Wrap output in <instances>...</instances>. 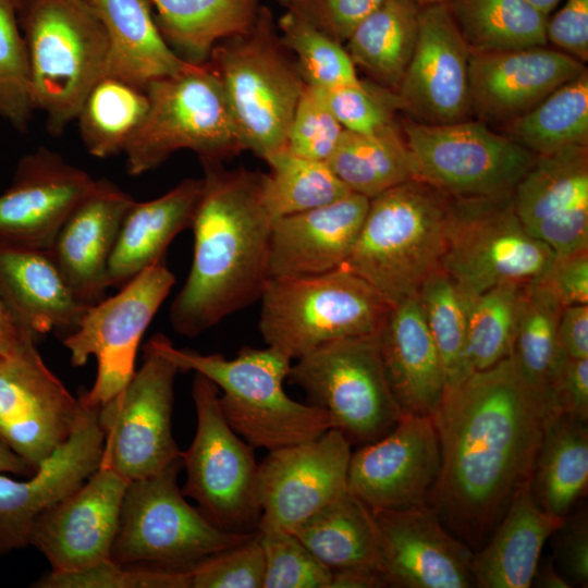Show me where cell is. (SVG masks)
I'll return each instance as SVG.
<instances>
[{"mask_svg":"<svg viewBox=\"0 0 588 588\" xmlns=\"http://www.w3.org/2000/svg\"><path fill=\"white\" fill-rule=\"evenodd\" d=\"M432 418L441 467L428 507L477 551L531 478L544 411L506 357L448 391Z\"/></svg>","mask_w":588,"mask_h":588,"instance_id":"cell-1","label":"cell"},{"mask_svg":"<svg viewBox=\"0 0 588 588\" xmlns=\"http://www.w3.org/2000/svg\"><path fill=\"white\" fill-rule=\"evenodd\" d=\"M203 188L193 216V260L170 307V323L195 338L259 301L270 279L272 217L264 173L200 160Z\"/></svg>","mask_w":588,"mask_h":588,"instance_id":"cell-2","label":"cell"},{"mask_svg":"<svg viewBox=\"0 0 588 588\" xmlns=\"http://www.w3.org/2000/svg\"><path fill=\"white\" fill-rule=\"evenodd\" d=\"M181 371H194L219 389V405L230 427L254 449L272 451L305 442L331 429L320 408L284 390L292 359L271 346H245L234 358L177 348L161 333L148 340Z\"/></svg>","mask_w":588,"mask_h":588,"instance_id":"cell-3","label":"cell"},{"mask_svg":"<svg viewBox=\"0 0 588 588\" xmlns=\"http://www.w3.org/2000/svg\"><path fill=\"white\" fill-rule=\"evenodd\" d=\"M452 196L412 179L369 201L342 267L369 283L391 305L416 296L441 268Z\"/></svg>","mask_w":588,"mask_h":588,"instance_id":"cell-4","label":"cell"},{"mask_svg":"<svg viewBox=\"0 0 588 588\" xmlns=\"http://www.w3.org/2000/svg\"><path fill=\"white\" fill-rule=\"evenodd\" d=\"M208 63L220 79L244 150L265 160L284 149L305 82L271 10L261 5L254 25L217 44Z\"/></svg>","mask_w":588,"mask_h":588,"instance_id":"cell-5","label":"cell"},{"mask_svg":"<svg viewBox=\"0 0 588 588\" xmlns=\"http://www.w3.org/2000/svg\"><path fill=\"white\" fill-rule=\"evenodd\" d=\"M35 110L61 136L105 75L108 38L88 0H23L20 12Z\"/></svg>","mask_w":588,"mask_h":588,"instance_id":"cell-6","label":"cell"},{"mask_svg":"<svg viewBox=\"0 0 588 588\" xmlns=\"http://www.w3.org/2000/svg\"><path fill=\"white\" fill-rule=\"evenodd\" d=\"M259 331L292 360L332 341L378 334L392 305L344 267L270 277L259 298Z\"/></svg>","mask_w":588,"mask_h":588,"instance_id":"cell-7","label":"cell"},{"mask_svg":"<svg viewBox=\"0 0 588 588\" xmlns=\"http://www.w3.org/2000/svg\"><path fill=\"white\" fill-rule=\"evenodd\" d=\"M182 468L181 458L128 482L110 560L132 567L189 571L256 534L221 530L187 503L177 486Z\"/></svg>","mask_w":588,"mask_h":588,"instance_id":"cell-8","label":"cell"},{"mask_svg":"<svg viewBox=\"0 0 588 588\" xmlns=\"http://www.w3.org/2000/svg\"><path fill=\"white\" fill-rule=\"evenodd\" d=\"M146 91L147 114L123 151L130 175L154 170L182 149L194 151L199 160L217 161L244 150L209 63L157 79Z\"/></svg>","mask_w":588,"mask_h":588,"instance_id":"cell-9","label":"cell"},{"mask_svg":"<svg viewBox=\"0 0 588 588\" xmlns=\"http://www.w3.org/2000/svg\"><path fill=\"white\" fill-rule=\"evenodd\" d=\"M287 379L351 444L379 440L404 416L389 385L377 334L329 342L296 359Z\"/></svg>","mask_w":588,"mask_h":588,"instance_id":"cell-10","label":"cell"},{"mask_svg":"<svg viewBox=\"0 0 588 588\" xmlns=\"http://www.w3.org/2000/svg\"><path fill=\"white\" fill-rule=\"evenodd\" d=\"M554 255L524 228L513 194L452 197L441 269L464 299L498 284L537 281Z\"/></svg>","mask_w":588,"mask_h":588,"instance_id":"cell-11","label":"cell"},{"mask_svg":"<svg viewBox=\"0 0 588 588\" xmlns=\"http://www.w3.org/2000/svg\"><path fill=\"white\" fill-rule=\"evenodd\" d=\"M192 396L197 425L189 448L182 452L186 471L182 492L219 529L257 532L261 512L254 448L225 420L212 381L195 373Z\"/></svg>","mask_w":588,"mask_h":588,"instance_id":"cell-12","label":"cell"},{"mask_svg":"<svg viewBox=\"0 0 588 588\" xmlns=\"http://www.w3.org/2000/svg\"><path fill=\"white\" fill-rule=\"evenodd\" d=\"M414 179L456 198L512 195L537 155L479 120L400 122Z\"/></svg>","mask_w":588,"mask_h":588,"instance_id":"cell-13","label":"cell"},{"mask_svg":"<svg viewBox=\"0 0 588 588\" xmlns=\"http://www.w3.org/2000/svg\"><path fill=\"white\" fill-rule=\"evenodd\" d=\"M128 383L98 407L103 432L99 467L127 481L152 476L182 458L172 433L177 366L149 341Z\"/></svg>","mask_w":588,"mask_h":588,"instance_id":"cell-14","label":"cell"},{"mask_svg":"<svg viewBox=\"0 0 588 588\" xmlns=\"http://www.w3.org/2000/svg\"><path fill=\"white\" fill-rule=\"evenodd\" d=\"M174 283V273L158 261L89 306L64 336L72 366H84L90 356L97 362L94 384L79 396L84 404L99 407L132 379L140 340Z\"/></svg>","mask_w":588,"mask_h":588,"instance_id":"cell-15","label":"cell"},{"mask_svg":"<svg viewBox=\"0 0 588 588\" xmlns=\"http://www.w3.org/2000/svg\"><path fill=\"white\" fill-rule=\"evenodd\" d=\"M35 342L0 353V442L34 470L69 438L82 411Z\"/></svg>","mask_w":588,"mask_h":588,"instance_id":"cell-16","label":"cell"},{"mask_svg":"<svg viewBox=\"0 0 588 588\" xmlns=\"http://www.w3.org/2000/svg\"><path fill=\"white\" fill-rule=\"evenodd\" d=\"M351 446L331 428L315 439L268 451L258 466V531H291L345 494Z\"/></svg>","mask_w":588,"mask_h":588,"instance_id":"cell-17","label":"cell"},{"mask_svg":"<svg viewBox=\"0 0 588 588\" xmlns=\"http://www.w3.org/2000/svg\"><path fill=\"white\" fill-rule=\"evenodd\" d=\"M440 467L433 418L404 415L388 434L352 453L347 487L369 510L426 507Z\"/></svg>","mask_w":588,"mask_h":588,"instance_id":"cell-18","label":"cell"},{"mask_svg":"<svg viewBox=\"0 0 588 588\" xmlns=\"http://www.w3.org/2000/svg\"><path fill=\"white\" fill-rule=\"evenodd\" d=\"M385 587H476L473 552L428 507L370 510Z\"/></svg>","mask_w":588,"mask_h":588,"instance_id":"cell-19","label":"cell"},{"mask_svg":"<svg viewBox=\"0 0 588 588\" xmlns=\"http://www.w3.org/2000/svg\"><path fill=\"white\" fill-rule=\"evenodd\" d=\"M469 58L444 3L421 8L415 50L394 91L400 110L425 124L470 119Z\"/></svg>","mask_w":588,"mask_h":588,"instance_id":"cell-20","label":"cell"},{"mask_svg":"<svg viewBox=\"0 0 588 588\" xmlns=\"http://www.w3.org/2000/svg\"><path fill=\"white\" fill-rule=\"evenodd\" d=\"M128 482L99 467L74 492L37 517L29 544L44 554L51 572H75L110 559Z\"/></svg>","mask_w":588,"mask_h":588,"instance_id":"cell-21","label":"cell"},{"mask_svg":"<svg viewBox=\"0 0 588 588\" xmlns=\"http://www.w3.org/2000/svg\"><path fill=\"white\" fill-rule=\"evenodd\" d=\"M102 451L98 407L82 402L69 438L28 479L17 481L0 475V555L29 546L30 529L37 517L74 492L99 468Z\"/></svg>","mask_w":588,"mask_h":588,"instance_id":"cell-22","label":"cell"},{"mask_svg":"<svg viewBox=\"0 0 588 588\" xmlns=\"http://www.w3.org/2000/svg\"><path fill=\"white\" fill-rule=\"evenodd\" d=\"M513 204L527 232L555 255L588 249V146L537 155Z\"/></svg>","mask_w":588,"mask_h":588,"instance_id":"cell-23","label":"cell"},{"mask_svg":"<svg viewBox=\"0 0 588 588\" xmlns=\"http://www.w3.org/2000/svg\"><path fill=\"white\" fill-rule=\"evenodd\" d=\"M95 179L47 147L25 154L0 194V241L50 249Z\"/></svg>","mask_w":588,"mask_h":588,"instance_id":"cell-24","label":"cell"},{"mask_svg":"<svg viewBox=\"0 0 588 588\" xmlns=\"http://www.w3.org/2000/svg\"><path fill=\"white\" fill-rule=\"evenodd\" d=\"M585 69L579 60L547 45L470 51L471 115L483 123L502 124L534 108Z\"/></svg>","mask_w":588,"mask_h":588,"instance_id":"cell-25","label":"cell"},{"mask_svg":"<svg viewBox=\"0 0 588 588\" xmlns=\"http://www.w3.org/2000/svg\"><path fill=\"white\" fill-rule=\"evenodd\" d=\"M134 200L110 180L95 179L49 249L77 299L88 307L105 298L107 264Z\"/></svg>","mask_w":588,"mask_h":588,"instance_id":"cell-26","label":"cell"},{"mask_svg":"<svg viewBox=\"0 0 588 588\" xmlns=\"http://www.w3.org/2000/svg\"><path fill=\"white\" fill-rule=\"evenodd\" d=\"M370 199L348 193L330 204L272 221L270 277L328 272L343 266L356 242Z\"/></svg>","mask_w":588,"mask_h":588,"instance_id":"cell-27","label":"cell"},{"mask_svg":"<svg viewBox=\"0 0 588 588\" xmlns=\"http://www.w3.org/2000/svg\"><path fill=\"white\" fill-rule=\"evenodd\" d=\"M377 338L385 376L402 413L432 417L446 383L416 296L392 305Z\"/></svg>","mask_w":588,"mask_h":588,"instance_id":"cell-28","label":"cell"},{"mask_svg":"<svg viewBox=\"0 0 588 588\" xmlns=\"http://www.w3.org/2000/svg\"><path fill=\"white\" fill-rule=\"evenodd\" d=\"M0 302L36 339L51 331L69 334L88 308L69 286L50 250L2 241Z\"/></svg>","mask_w":588,"mask_h":588,"instance_id":"cell-29","label":"cell"},{"mask_svg":"<svg viewBox=\"0 0 588 588\" xmlns=\"http://www.w3.org/2000/svg\"><path fill=\"white\" fill-rule=\"evenodd\" d=\"M564 519L541 509L530 480L524 482L488 541L473 554L476 587H530L543 546Z\"/></svg>","mask_w":588,"mask_h":588,"instance_id":"cell-30","label":"cell"},{"mask_svg":"<svg viewBox=\"0 0 588 588\" xmlns=\"http://www.w3.org/2000/svg\"><path fill=\"white\" fill-rule=\"evenodd\" d=\"M201 188V177H189L157 198L133 201L107 264L108 287L120 289L143 270L163 260L173 238L191 228Z\"/></svg>","mask_w":588,"mask_h":588,"instance_id":"cell-31","label":"cell"},{"mask_svg":"<svg viewBox=\"0 0 588 588\" xmlns=\"http://www.w3.org/2000/svg\"><path fill=\"white\" fill-rule=\"evenodd\" d=\"M88 1L108 38L105 75L146 89L150 83L192 65L162 36L149 0Z\"/></svg>","mask_w":588,"mask_h":588,"instance_id":"cell-32","label":"cell"},{"mask_svg":"<svg viewBox=\"0 0 588 588\" xmlns=\"http://www.w3.org/2000/svg\"><path fill=\"white\" fill-rule=\"evenodd\" d=\"M159 29L191 64H206L220 41L247 32L255 23L259 0H149Z\"/></svg>","mask_w":588,"mask_h":588,"instance_id":"cell-33","label":"cell"},{"mask_svg":"<svg viewBox=\"0 0 588 588\" xmlns=\"http://www.w3.org/2000/svg\"><path fill=\"white\" fill-rule=\"evenodd\" d=\"M587 483V421L562 413L547 414L530 478L537 503L548 514L566 518Z\"/></svg>","mask_w":588,"mask_h":588,"instance_id":"cell-34","label":"cell"},{"mask_svg":"<svg viewBox=\"0 0 588 588\" xmlns=\"http://www.w3.org/2000/svg\"><path fill=\"white\" fill-rule=\"evenodd\" d=\"M562 305L537 281L526 283L509 357L544 411L567 359L558 334Z\"/></svg>","mask_w":588,"mask_h":588,"instance_id":"cell-35","label":"cell"},{"mask_svg":"<svg viewBox=\"0 0 588 588\" xmlns=\"http://www.w3.org/2000/svg\"><path fill=\"white\" fill-rule=\"evenodd\" d=\"M420 10L414 0H385L346 40L353 63L371 82L396 90L415 50Z\"/></svg>","mask_w":588,"mask_h":588,"instance_id":"cell-36","label":"cell"},{"mask_svg":"<svg viewBox=\"0 0 588 588\" xmlns=\"http://www.w3.org/2000/svg\"><path fill=\"white\" fill-rule=\"evenodd\" d=\"M291 532L331 571L365 568L379 572V550L371 512L350 491Z\"/></svg>","mask_w":588,"mask_h":588,"instance_id":"cell-37","label":"cell"},{"mask_svg":"<svg viewBox=\"0 0 588 588\" xmlns=\"http://www.w3.org/2000/svg\"><path fill=\"white\" fill-rule=\"evenodd\" d=\"M326 162L350 192L369 199L414 179L400 122L375 134L344 130Z\"/></svg>","mask_w":588,"mask_h":588,"instance_id":"cell-38","label":"cell"},{"mask_svg":"<svg viewBox=\"0 0 588 588\" xmlns=\"http://www.w3.org/2000/svg\"><path fill=\"white\" fill-rule=\"evenodd\" d=\"M500 125L503 135L536 155L588 146V69Z\"/></svg>","mask_w":588,"mask_h":588,"instance_id":"cell-39","label":"cell"},{"mask_svg":"<svg viewBox=\"0 0 588 588\" xmlns=\"http://www.w3.org/2000/svg\"><path fill=\"white\" fill-rule=\"evenodd\" d=\"M470 51L546 46L547 15L526 0H445Z\"/></svg>","mask_w":588,"mask_h":588,"instance_id":"cell-40","label":"cell"},{"mask_svg":"<svg viewBox=\"0 0 588 588\" xmlns=\"http://www.w3.org/2000/svg\"><path fill=\"white\" fill-rule=\"evenodd\" d=\"M148 108L146 89L113 76L100 77L75 119L88 154L100 159L123 154Z\"/></svg>","mask_w":588,"mask_h":588,"instance_id":"cell-41","label":"cell"},{"mask_svg":"<svg viewBox=\"0 0 588 588\" xmlns=\"http://www.w3.org/2000/svg\"><path fill=\"white\" fill-rule=\"evenodd\" d=\"M262 199L272 219L314 209L352 193L326 161L304 158L286 148L268 156Z\"/></svg>","mask_w":588,"mask_h":588,"instance_id":"cell-42","label":"cell"},{"mask_svg":"<svg viewBox=\"0 0 588 588\" xmlns=\"http://www.w3.org/2000/svg\"><path fill=\"white\" fill-rule=\"evenodd\" d=\"M416 297L438 350L448 392L473 373L467 353L465 303L452 279L441 268L428 275Z\"/></svg>","mask_w":588,"mask_h":588,"instance_id":"cell-43","label":"cell"},{"mask_svg":"<svg viewBox=\"0 0 588 588\" xmlns=\"http://www.w3.org/2000/svg\"><path fill=\"white\" fill-rule=\"evenodd\" d=\"M526 283L507 282L464 299L467 353L474 371L510 356Z\"/></svg>","mask_w":588,"mask_h":588,"instance_id":"cell-44","label":"cell"},{"mask_svg":"<svg viewBox=\"0 0 588 588\" xmlns=\"http://www.w3.org/2000/svg\"><path fill=\"white\" fill-rule=\"evenodd\" d=\"M277 26L305 84L328 89L362 82L344 45L314 27L294 10L285 8Z\"/></svg>","mask_w":588,"mask_h":588,"instance_id":"cell-45","label":"cell"},{"mask_svg":"<svg viewBox=\"0 0 588 588\" xmlns=\"http://www.w3.org/2000/svg\"><path fill=\"white\" fill-rule=\"evenodd\" d=\"M23 0H0V117L20 133L34 114L26 44L21 27Z\"/></svg>","mask_w":588,"mask_h":588,"instance_id":"cell-46","label":"cell"},{"mask_svg":"<svg viewBox=\"0 0 588 588\" xmlns=\"http://www.w3.org/2000/svg\"><path fill=\"white\" fill-rule=\"evenodd\" d=\"M265 559L262 588H329L331 569L289 530H259Z\"/></svg>","mask_w":588,"mask_h":588,"instance_id":"cell-47","label":"cell"},{"mask_svg":"<svg viewBox=\"0 0 588 588\" xmlns=\"http://www.w3.org/2000/svg\"><path fill=\"white\" fill-rule=\"evenodd\" d=\"M39 588H189L188 571L132 567L108 559L84 569L44 575Z\"/></svg>","mask_w":588,"mask_h":588,"instance_id":"cell-48","label":"cell"},{"mask_svg":"<svg viewBox=\"0 0 588 588\" xmlns=\"http://www.w3.org/2000/svg\"><path fill=\"white\" fill-rule=\"evenodd\" d=\"M322 91L332 113L346 131L375 134L397 123L395 111L400 106L395 93L371 81Z\"/></svg>","mask_w":588,"mask_h":588,"instance_id":"cell-49","label":"cell"},{"mask_svg":"<svg viewBox=\"0 0 588 588\" xmlns=\"http://www.w3.org/2000/svg\"><path fill=\"white\" fill-rule=\"evenodd\" d=\"M343 131L322 89L305 84L292 117L285 148L304 158L327 161Z\"/></svg>","mask_w":588,"mask_h":588,"instance_id":"cell-50","label":"cell"},{"mask_svg":"<svg viewBox=\"0 0 588 588\" xmlns=\"http://www.w3.org/2000/svg\"><path fill=\"white\" fill-rule=\"evenodd\" d=\"M265 559L259 531L188 571L189 588H262Z\"/></svg>","mask_w":588,"mask_h":588,"instance_id":"cell-51","label":"cell"},{"mask_svg":"<svg viewBox=\"0 0 588 588\" xmlns=\"http://www.w3.org/2000/svg\"><path fill=\"white\" fill-rule=\"evenodd\" d=\"M385 0H293L287 7L332 39L345 44Z\"/></svg>","mask_w":588,"mask_h":588,"instance_id":"cell-52","label":"cell"},{"mask_svg":"<svg viewBox=\"0 0 588 588\" xmlns=\"http://www.w3.org/2000/svg\"><path fill=\"white\" fill-rule=\"evenodd\" d=\"M561 305L588 304V249L554 255L537 280Z\"/></svg>","mask_w":588,"mask_h":588,"instance_id":"cell-53","label":"cell"},{"mask_svg":"<svg viewBox=\"0 0 588 588\" xmlns=\"http://www.w3.org/2000/svg\"><path fill=\"white\" fill-rule=\"evenodd\" d=\"M547 42L585 64L588 60V0H565L546 23Z\"/></svg>","mask_w":588,"mask_h":588,"instance_id":"cell-54","label":"cell"},{"mask_svg":"<svg viewBox=\"0 0 588 588\" xmlns=\"http://www.w3.org/2000/svg\"><path fill=\"white\" fill-rule=\"evenodd\" d=\"M555 538V559L565 576L573 581L588 584V520L586 513L564 519Z\"/></svg>","mask_w":588,"mask_h":588,"instance_id":"cell-55","label":"cell"},{"mask_svg":"<svg viewBox=\"0 0 588 588\" xmlns=\"http://www.w3.org/2000/svg\"><path fill=\"white\" fill-rule=\"evenodd\" d=\"M550 413L588 420V358L567 357L553 392Z\"/></svg>","mask_w":588,"mask_h":588,"instance_id":"cell-56","label":"cell"},{"mask_svg":"<svg viewBox=\"0 0 588 588\" xmlns=\"http://www.w3.org/2000/svg\"><path fill=\"white\" fill-rule=\"evenodd\" d=\"M558 334L568 357L588 358V304L563 307Z\"/></svg>","mask_w":588,"mask_h":588,"instance_id":"cell-57","label":"cell"},{"mask_svg":"<svg viewBox=\"0 0 588 588\" xmlns=\"http://www.w3.org/2000/svg\"><path fill=\"white\" fill-rule=\"evenodd\" d=\"M329 588H380L385 587L380 573L375 569L342 568L331 571Z\"/></svg>","mask_w":588,"mask_h":588,"instance_id":"cell-58","label":"cell"},{"mask_svg":"<svg viewBox=\"0 0 588 588\" xmlns=\"http://www.w3.org/2000/svg\"><path fill=\"white\" fill-rule=\"evenodd\" d=\"M36 338L21 327L0 302V353H7Z\"/></svg>","mask_w":588,"mask_h":588,"instance_id":"cell-59","label":"cell"},{"mask_svg":"<svg viewBox=\"0 0 588 588\" xmlns=\"http://www.w3.org/2000/svg\"><path fill=\"white\" fill-rule=\"evenodd\" d=\"M544 588H569L565 580L554 566L553 560L546 561L542 565L538 564L531 585Z\"/></svg>","mask_w":588,"mask_h":588,"instance_id":"cell-60","label":"cell"},{"mask_svg":"<svg viewBox=\"0 0 588 588\" xmlns=\"http://www.w3.org/2000/svg\"><path fill=\"white\" fill-rule=\"evenodd\" d=\"M34 471L21 456L0 442V473L29 477Z\"/></svg>","mask_w":588,"mask_h":588,"instance_id":"cell-61","label":"cell"},{"mask_svg":"<svg viewBox=\"0 0 588 588\" xmlns=\"http://www.w3.org/2000/svg\"><path fill=\"white\" fill-rule=\"evenodd\" d=\"M544 15L549 16L561 0H526Z\"/></svg>","mask_w":588,"mask_h":588,"instance_id":"cell-62","label":"cell"},{"mask_svg":"<svg viewBox=\"0 0 588 588\" xmlns=\"http://www.w3.org/2000/svg\"><path fill=\"white\" fill-rule=\"evenodd\" d=\"M420 8L434 5V4H441L444 3L445 0H414Z\"/></svg>","mask_w":588,"mask_h":588,"instance_id":"cell-63","label":"cell"},{"mask_svg":"<svg viewBox=\"0 0 588 588\" xmlns=\"http://www.w3.org/2000/svg\"><path fill=\"white\" fill-rule=\"evenodd\" d=\"M281 5L287 8L292 2L293 0H277Z\"/></svg>","mask_w":588,"mask_h":588,"instance_id":"cell-64","label":"cell"}]
</instances>
